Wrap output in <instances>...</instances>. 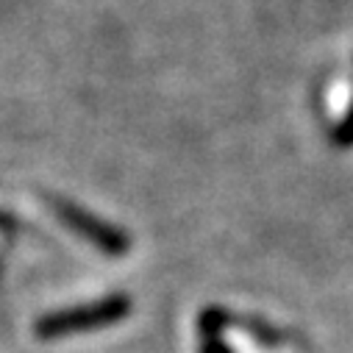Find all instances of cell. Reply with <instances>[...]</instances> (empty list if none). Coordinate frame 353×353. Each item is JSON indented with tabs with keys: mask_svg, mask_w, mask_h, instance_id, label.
Instances as JSON below:
<instances>
[{
	"mask_svg": "<svg viewBox=\"0 0 353 353\" xmlns=\"http://www.w3.org/2000/svg\"><path fill=\"white\" fill-rule=\"evenodd\" d=\"M56 212H59V217H61L67 225L78 228L83 236H90L92 242H98V245L106 248V250H123V248L128 245L117 231L106 228L101 220H95V217H90V214L78 212V209L70 206V203H59V201H56Z\"/></svg>",
	"mask_w": 353,
	"mask_h": 353,
	"instance_id": "obj_2",
	"label": "cell"
},
{
	"mask_svg": "<svg viewBox=\"0 0 353 353\" xmlns=\"http://www.w3.org/2000/svg\"><path fill=\"white\" fill-rule=\"evenodd\" d=\"M125 312H128V301L112 298V301H103V303H95V306H83V309H70V312L50 314L45 320H39L37 334L59 336V334H70V331H86V328H95V325L114 323Z\"/></svg>",
	"mask_w": 353,
	"mask_h": 353,
	"instance_id": "obj_1",
	"label": "cell"
},
{
	"mask_svg": "<svg viewBox=\"0 0 353 353\" xmlns=\"http://www.w3.org/2000/svg\"><path fill=\"white\" fill-rule=\"evenodd\" d=\"M336 139H339V145H353V109L347 114V123L336 131Z\"/></svg>",
	"mask_w": 353,
	"mask_h": 353,
	"instance_id": "obj_3",
	"label": "cell"
}]
</instances>
